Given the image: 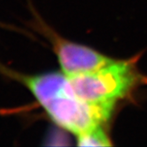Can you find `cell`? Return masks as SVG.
<instances>
[{
  "label": "cell",
  "mask_w": 147,
  "mask_h": 147,
  "mask_svg": "<svg viewBox=\"0 0 147 147\" xmlns=\"http://www.w3.org/2000/svg\"><path fill=\"white\" fill-rule=\"evenodd\" d=\"M40 105L56 96L64 88L67 75L61 72H48L32 76H19Z\"/></svg>",
  "instance_id": "4"
},
{
  "label": "cell",
  "mask_w": 147,
  "mask_h": 147,
  "mask_svg": "<svg viewBox=\"0 0 147 147\" xmlns=\"http://www.w3.org/2000/svg\"><path fill=\"white\" fill-rule=\"evenodd\" d=\"M80 146H110L113 145L107 126H99L89 132L77 136Z\"/></svg>",
  "instance_id": "5"
},
{
  "label": "cell",
  "mask_w": 147,
  "mask_h": 147,
  "mask_svg": "<svg viewBox=\"0 0 147 147\" xmlns=\"http://www.w3.org/2000/svg\"><path fill=\"white\" fill-rule=\"evenodd\" d=\"M45 33L53 45L61 71L67 76L98 69L114 59L91 47L63 38L51 29L45 28Z\"/></svg>",
  "instance_id": "3"
},
{
  "label": "cell",
  "mask_w": 147,
  "mask_h": 147,
  "mask_svg": "<svg viewBox=\"0 0 147 147\" xmlns=\"http://www.w3.org/2000/svg\"><path fill=\"white\" fill-rule=\"evenodd\" d=\"M139 57L114 59L98 69L67 76V88L83 102L116 110L121 101L130 98L141 85L147 84V76L138 67Z\"/></svg>",
  "instance_id": "1"
},
{
  "label": "cell",
  "mask_w": 147,
  "mask_h": 147,
  "mask_svg": "<svg viewBox=\"0 0 147 147\" xmlns=\"http://www.w3.org/2000/svg\"><path fill=\"white\" fill-rule=\"evenodd\" d=\"M56 125L76 136L99 126H108L114 109L83 102L68 90L66 84L56 96L41 105Z\"/></svg>",
  "instance_id": "2"
}]
</instances>
